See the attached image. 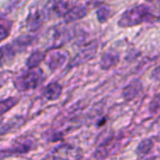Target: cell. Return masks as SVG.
Here are the masks:
<instances>
[{
	"instance_id": "1",
	"label": "cell",
	"mask_w": 160,
	"mask_h": 160,
	"mask_svg": "<svg viewBox=\"0 0 160 160\" xmlns=\"http://www.w3.org/2000/svg\"><path fill=\"white\" fill-rule=\"evenodd\" d=\"M157 16L147 5H138L128 8L120 17L118 25L120 27H132L145 22H152Z\"/></svg>"
},
{
	"instance_id": "2",
	"label": "cell",
	"mask_w": 160,
	"mask_h": 160,
	"mask_svg": "<svg viewBox=\"0 0 160 160\" xmlns=\"http://www.w3.org/2000/svg\"><path fill=\"white\" fill-rule=\"evenodd\" d=\"M45 81V74L39 68H28L14 80V86L20 92L34 90L41 85Z\"/></svg>"
},
{
	"instance_id": "3",
	"label": "cell",
	"mask_w": 160,
	"mask_h": 160,
	"mask_svg": "<svg viewBox=\"0 0 160 160\" xmlns=\"http://www.w3.org/2000/svg\"><path fill=\"white\" fill-rule=\"evenodd\" d=\"M35 39L36 38L30 35L20 36L17 38L13 39L11 43L2 46L1 48L2 63L5 64L6 62L11 60L18 52L26 50L27 47H29L34 42Z\"/></svg>"
},
{
	"instance_id": "4",
	"label": "cell",
	"mask_w": 160,
	"mask_h": 160,
	"mask_svg": "<svg viewBox=\"0 0 160 160\" xmlns=\"http://www.w3.org/2000/svg\"><path fill=\"white\" fill-rule=\"evenodd\" d=\"M68 52L59 48H52L48 53H46L45 63L51 70H57L62 68L68 61Z\"/></svg>"
},
{
	"instance_id": "5",
	"label": "cell",
	"mask_w": 160,
	"mask_h": 160,
	"mask_svg": "<svg viewBox=\"0 0 160 160\" xmlns=\"http://www.w3.org/2000/svg\"><path fill=\"white\" fill-rule=\"evenodd\" d=\"M98 51V46L96 43L84 48L83 50H82L77 55L76 57L70 62L69 68H73V67H77L81 64L85 63L86 61H89L91 59L94 58L95 54L97 53Z\"/></svg>"
},
{
	"instance_id": "6",
	"label": "cell",
	"mask_w": 160,
	"mask_h": 160,
	"mask_svg": "<svg viewBox=\"0 0 160 160\" xmlns=\"http://www.w3.org/2000/svg\"><path fill=\"white\" fill-rule=\"evenodd\" d=\"M143 90L142 82L140 80H134L128 83L122 92V97L126 101H131L135 98L139 97Z\"/></svg>"
},
{
	"instance_id": "7",
	"label": "cell",
	"mask_w": 160,
	"mask_h": 160,
	"mask_svg": "<svg viewBox=\"0 0 160 160\" xmlns=\"http://www.w3.org/2000/svg\"><path fill=\"white\" fill-rule=\"evenodd\" d=\"M44 22V15L42 12L38 9H32L29 12V15L26 20V26L29 31L35 32L37 31L43 23Z\"/></svg>"
},
{
	"instance_id": "8",
	"label": "cell",
	"mask_w": 160,
	"mask_h": 160,
	"mask_svg": "<svg viewBox=\"0 0 160 160\" xmlns=\"http://www.w3.org/2000/svg\"><path fill=\"white\" fill-rule=\"evenodd\" d=\"M120 61V54L114 51L110 50L103 53L100 59V68L104 70H108L113 67H115Z\"/></svg>"
},
{
	"instance_id": "9",
	"label": "cell",
	"mask_w": 160,
	"mask_h": 160,
	"mask_svg": "<svg viewBox=\"0 0 160 160\" xmlns=\"http://www.w3.org/2000/svg\"><path fill=\"white\" fill-rule=\"evenodd\" d=\"M71 38V31L67 28H56L54 30L52 43L50 49L52 48H59L63 44H65L68 39Z\"/></svg>"
},
{
	"instance_id": "10",
	"label": "cell",
	"mask_w": 160,
	"mask_h": 160,
	"mask_svg": "<svg viewBox=\"0 0 160 160\" xmlns=\"http://www.w3.org/2000/svg\"><path fill=\"white\" fill-rule=\"evenodd\" d=\"M88 13V9L85 6H73L64 16L66 22H73L75 21L84 18Z\"/></svg>"
},
{
	"instance_id": "11",
	"label": "cell",
	"mask_w": 160,
	"mask_h": 160,
	"mask_svg": "<svg viewBox=\"0 0 160 160\" xmlns=\"http://www.w3.org/2000/svg\"><path fill=\"white\" fill-rule=\"evenodd\" d=\"M62 85L58 82H51L49 83L43 91V96L48 100H56L62 94Z\"/></svg>"
},
{
	"instance_id": "12",
	"label": "cell",
	"mask_w": 160,
	"mask_h": 160,
	"mask_svg": "<svg viewBox=\"0 0 160 160\" xmlns=\"http://www.w3.org/2000/svg\"><path fill=\"white\" fill-rule=\"evenodd\" d=\"M46 53L42 51H35L31 53V55L26 60L27 68H37L39 64L45 60Z\"/></svg>"
},
{
	"instance_id": "13",
	"label": "cell",
	"mask_w": 160,
	"mask_h": 160,
	"mask_svg": "<svg viewBox=\"0 0 160 160\" xmlns=\"http://www.w3.org/2000/svg\"><path fill=\"white\" fill-rule=\"evenodd\" d=\"M153 146H154L153 142L150 139H145L139 143L137 150H136V154L140 158L144 157L151 152V150L153 149Z\"/></svg>"
},
{
	"instance_id": "14",
	"label": "cell",
	"mask_w": 160,
	"mask_h": 160,
	"mask_svg": "<svg viewBox=\"0 0 160 160\" xmlns=\"http://www.w3.org/2000/svg\"><path fill=\"white\" fill-rule=\"evenodd\" d=\"M33 148V142L31 140H24L23 142H22L21 143H18L16 146L12 147L9 152L11 154H26L27 152H29L30 150H32Z\"/></svg>"
},
{
	"instance_id": "15",
	"label": "cell",
	"mask_w": 160,
	"mask_h": 160,
	"mask_svg": "<svg viewBox=\"0 0 160 160\" xmlns=\"http://www.w3.org/2000/svg\"><path fill=\"white\" fill-rule=\"evenodd\" d=\"M11 27H12V22L8 19L5 18L3 16L1 18V22H0V35H1L0 39L1 40H4L6 38L8 37Z\"/></svg>"
},
{
	"instance_id": "16",
	"label": "cell",
	"mask_w": 160,
	"mask_h": 160,
	"mask_svg": "<svg viewBox=\"0 0 160 160\" xmlns=\"http://www.w3.org/2000/svg\"><path fill=\"white\" fill-rule=\"evenodd\" d=\"M111 14H112V9L107 5L100 7L97 10V16H98V20L99 21V22H107L109 20Z\"/></svg>"
},
{
	"instance_id": "17",
	"label": "cell",
	"mask_w": 160,
	"mask_h": 160,
	"mask_svg": "<svg viewBox=\"0 0 160 160\" xmlns=\"http://www.w3.org/2000/svg\"><path fill=\"white\" fill-rule=\"evenodd\" d=\"M19 102V98H8L6 99H3L1 101V115H4L5 112L12 109L15 105H17Z\"/></svg>"
},
{
	"instance_id": "18",
	"label": "cell",
	"mask_w": 160,
	"mask_h": 160,
	"mask_svg": "<svg viewBox=\"0 0 160 160\" xmlns=\"http://www.w3.org/2000/svg\"><path fill=\"white\" fill-rule=\"evenodd\" d=\"M149 111L152 115L160 113V94L156 95L149 105Z\"/></svg>"
},
{
	"instance_id": "19",
	"label": "cell",
	"mask_w": 160,
	"mask_h": 160,
	"mask_svg": "<svg viewBox=\"0 0 160 160\" xmlns=\"http://www.w3.org/2000/svg\"><path fill=\"white\" fill-rule=\"evenodd\" d=\"M152 77L158 81H160V66L158 67L157 68H155V70L152 73Z\"/></svg>"
},
{
	"instance_id": "20",
	"label": "cell",
	"mask_w": 160,
	"mask_h": 160,
	"mask_svg": "<svg viewBox=\"0 0 160 160\" xmlns=\"http://www.w3.org/2000/svg\"><path fill=\"white\" fill-rule=\"evenodd\" d=\"M146 1H153V0H146Z\"/></svg>"
}]
</instances>
